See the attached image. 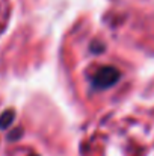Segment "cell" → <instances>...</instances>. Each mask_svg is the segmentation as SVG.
Wrapping results in <instances>:
<instances>
[{"label": "cell", "mask_w": 154, "mask_h": 156, "mask_svg": "<svg viewBox=\"0 0 154 156\" xmlns=\"http://www.w3.org/2000/svg\"><path fill=\"white\" fill-rule=\"evenodd\" d=\"M118 71L116 70H113V68H104L101 71H98V74H97V77L94 79L95 80V83L98 85V87H101V88H106V87H109V85H112L116 79H118Z\"/></svg>", "instance_id": "cell-1"}]
</instances>
